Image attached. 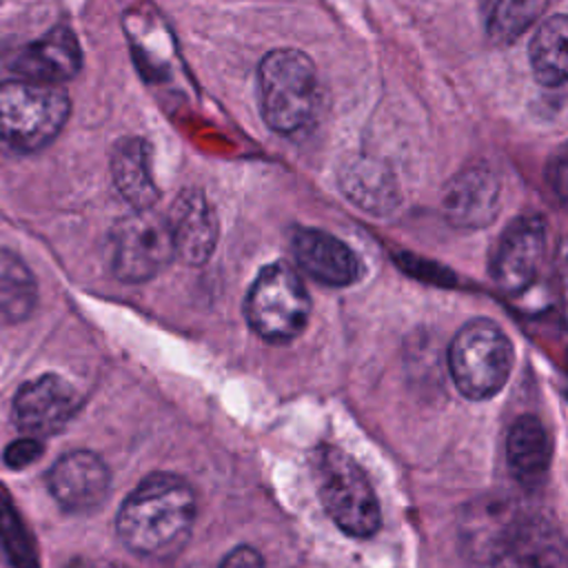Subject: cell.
Wrapping results in <instances>:
<instances>
[{
  "instance_id": "1",
  "label": "cell",
  "mask_w": 568,
  "mask_h": 568,
  "mask_svg": "<svg viewBox=\"0 0 568 568\" xmlns=\"http://www.w3.org/2000/svg\"><path fill=\"white\" fill-rule=\"evenodd\" d=\"M193 521V488L178 475L153 473L122 501L115 528L129 550L144 557H169L184 546Z\"/></svg>"
},
{
  "instance_id": "2",
  "label": "cell",
  "mask_w": 568,
  "mask_h": 568,
  "mask_svg": "<svg viewBox=\"0 0 568 568\" xmlns=\"http://www.w3.org/2000/svg\"><path fill=\"white\" fill-rule=\"evenodd\" d=\"M264 122L284 135L302 131L315 115L320 82L313 60L297 49L268 51L257 71Z\"/></svg>"
},
{
  "instance_id": "3",
  "label": "cell",
  "mask_w": 568,
  "mask_h": 568,
  "mask_svg": "<svg viewBox=\"0 0 568 568\" xmlns=\"http://www.w3.org/2000/svg\"><path fill=\"white\" fill-rule=\"evenodd\" d=\"M71 111L60 84L7 80L0 84V144L16 153H33L51 144Z\"/></svg>"
},
{
  "instance_id": "4",
  "label": "cell",
  "mask_w": 568,
  "mask_h": 568,
  "mask_svg": "<svg viewBox=\"0 0 568 568\" xmlns=\"http://www.w3.org/2000/svg\"><path fill=\"white\" fill-rule=\"evenodd\" d=\"M320 504L326 515L351 537H371L382 524L375 490L353 457L342 448L320 446L313 457Z\"/></svg>"
},
{
  "instance_id": "5",
  "label": "cell",
  "mask_w": 568,
  "mask_h": 568,
  "mask_svg": "<svg viewBox=\"0 0 568 568\" xmlns=\"http://www.w3.org/2000/svg\"><path fill=\"white\" fill-rule=\"evenodd\" d=\"M513 362L515 351L508 335L486 317L464 324L448 346V368L457 390L477 402L504 388Z\"/></svg>"
},
{
  "instance_id": "6",
  "label": "cell",
  "mask_w": 568,
  "mask_h": 568,
  "mask_svg": "<svg viewBox=\"0 0 568 568\" xmlns=\"http://www.w3.org/2000/svg\"><path fill=\"white\" fill-rule=\"evenodd\" d=\"M244 315L262 339L284 344L306 328L311 297L291 266L282 262L268 264L257 273L246 293Z\"/></svg>"
},
{
  "instance_id": "7",
  "label": "cell",
  "mask_w": 568,
  "mask_h": 568,
  "mask_svg": "<svg viewBox=\"0 0 568 568\" xmlns=\"http://www.w3.org/2000/svg\"><path fill=\"white\" fill-rule=\"evenodd\" d=\"M175 257V246L166 215L155 209L131 211L111 231L109 266L126 284L155 277Z\"/></svg>"
},
{
  "instance_id": "8",
  "label": "cell",
  "mask_w": 568,
  "mask_h": 568,
  "mask_svg": "<svg viewBox=\"0 0 568 568\" xmlns=\"http://www.w3.org/2000/svg\"><path fill=\"white\" fill-rule=\"evenodd\" d=\"M546 253V224L537 215L513 220L501 233L490 262L493 282L508 291L521 293L537 275Z\"/></svg>"
},
{
  "instance_id": "9",
  "label": "cell",
  "mask_w": 568,
  "mask_h": 568,
  "mask_svg": "<svg viewBox=\"0 0 568 568\" xmlns=\"http://www.w3.org/2000/svg\"><path fill=\"white\" fill-rule=\"evenodd\" d=\"M78 390L60 375L47 373L22 384L13 397V422L27 437L60 430L78 410Z\"/></svg>"
},
{
  "instance_id": "10",
  "label": "cell",
  "mask_w": 568,
  "mask_h": 568,
  "mask_svg": "<svg viewBox=\"0 0 568 568\" xmlns=\"http://www.w3.org/2000/svg\"><path fill=\"white\" fill-rule=\"evenodd\" d=\"M109 486V468L102 457L91 450H71L47 473L51 497L69 513H89L98 508L104 501Z\"/></svg>"
},
{
  "instance_id": "11",
  "label": "cell",
  "mask_w": 568,
  "mask_h": 568,
  "mask_svg": "<svg viewBox=\"0 0 568 568\" xmlns=\"http://www.w3.org/2000/svg\"><path fill=\"white\" fill-rule=\"evenodd\" d=\"M175 257L195 266L204 264L217 244V217L200 189H184L166 213Z\"/></svg>"
},
{
  "instance_id": "12",
  "label": "cell",
  "mask_w": 568,
  "mask_h": 568,
  "mask_svg": "<svg viewBox=\"0 0 568 568\" xmlns=\"http://www.w3.org/2000/svg\"><path fill=\"white\" fill-rule=\"evenodd\" d=\"M291 248L300 268L320 284L348 286L362 273L355 251L326 231L297 229Z\"/></svg>"
},
{
  "instance_id": "13",
  "label": "cell",
  "mask_w": 568,
  "mask_h": 568,
  "mask_svg": "<svg viewBox=\"0 0 568 568\" xmlns=\"http://www.w3.org/2000/svg\"><path fill=\"white\" fill-rule=\"evenodd\" d=\"M82 67V51L69 27H53L42 38L27 44L13 60V71L22 80L60 84L71 80Z\"/></svg>"
},
{
  "instance_id": "14",
  "label": "cell",
  "mask_w": 568,
  "mask_h": 568,
  "mask_svg": "<svg viewBox=\"0 0 568 568\" xmlns=\"http://www.w3.org/2000/svg\"><path fill=\"white\" fill-rule=\"evenodd\" d=\"M499 211V180L488 166H473L455 175L444 193V213L462 229L488 226Z\"/></svg>"
},
{
  "instance_id": "15",
  "label": "cell",
  "mask_w": 568,
  "mask_h": 568,
  "mask_svg": "<svg viewBox=\"0 0 568 568\" xmlns=\"http://www.w3.org/2000/svg\"><path fill=\"white\" fill-rule=\"evenodd\" d=\"M493 561L495 568H566V552L552 524L524 517Z\"/></svg>"
},
{
  "instance_id": "16",
  "label": "cell",
  "mask_w": 568,
  "mask_h": 568,
  "mask_svg": "<svg viewBox=\"0 0 568 568\" xmlns=\"http://www.w3.org/2000/svg\"><path fill=\"white\" fill-rule=\"evenodd\" d=\"M506 462L510 475L524 488L544 484L550 468V439L535 415H521L510 426L506 439Z\"/></svg>"
},
{
  "instance_id": "17",
  "label": "cell",
  "mask_w": 568,
  "mask_h": 568,
  "mask_svg": "<svg viewBox=\"0 0 568 568\" xmlns=\"http://www.w3.org/2000/svg\"><path fill=\"white\" fill-rule=\"evenodd\" d=\"M111 175L120 195L135 209H153L160 191L151 175V151L142 138H122L111 151Z\"/></svg>"
},
{
  "instance_id": "18",
  "label": "cell",
  "mask_w": 568,
  "mask_h": 568,
  "mask_svg": "<svg viewBox=\"0 0 568 568\" xmlns=\"http://www.w3.org/2000/svg\"><path fill=\"white\" fill-rule=\"evenodd\" d=\"M521 519L524 515L517 513V506L506 499L477 501V510L468 513L464 524L466 548H470L477 559L493 561Z\"/></svg>"
},
{
  "instance_id": "19",
  "label": "cell",
  "mask_w": 568,
  "mask_h": 568,
  "mask_svg": "<svg viewBox=\"0 0 568 568\" xmlns=\"http://www.w3.org/2000/svg\"><path fill=\"white\" fill-rule=\"evenodd\" d=\"M566 31H568L566 16L555 13L537 27L530 40V47H528L530 69L544 87H561L566 82V75H568Z\"/></svg>"
},
{
  "instance_id": "20",
  "label": "cell",
  "mask_w": 568,
  "mask_h": 568,
  "mask_svg": "<svg viewBox=\"0 0 568 568\" xmlns=\"http://www.w3.org/2000/svg\"><path fill=\"white\" fill-rule=\"evenodd\" d=\"M38 288L29 266L7 248H0V324L24 320L36 306Z\"/></svg>"
},
{
  "instance_id": "21",
  "label": "cell",
  "mask_w": 568,
  "mask_h": 568,
  "mask_svg": "<svg viewBox=\"0 0 568 568\" xmlns=\"http://www.w3.org/2000/svg\"><path fill=\"white\" fill-rule=\"evenodd\" d=\"M342 189L357 206L371 213H384L395 206V184L388 171L373 160H353V164L344 169Z\"/></svg>"
},
{
  "instance_id": "22",
  "label": "cell",
  "mask_w": 568,
  "mask_h": 568,
  "mask_svg": "<svg viewBox=\"0 0 568 568\" xmlns=\"http://www.w3.org/2000/svg\"><path fill=\"white\" fill-rule=\"evenodd\" d=\"M546 7L548 0H490L486 31L493 42L508 44L528 31Z\"/></svg>"
},
{
  "instance_id": "23",
  "label": "cell",
  "mask_w": 568,
  "mask_h": 568,
  "mask_svg": "<svg viewBox=\"0 0 568 568\" xmlns=\"http://www.w3.org/2000/svg\"><path fill=\"white\" fill-rule=\"evenodd\" d=\"M40 455H42V444L36 437L24 435L22 439H16L4 448V464L9 468L18 470V468H24L27 464L36 462Z\"/></svg>"
},
{
  "instance_id": "24",
  "label": "cell",
  "mask_w": 568,
  "mask_h": 568,
  "mask_svg": "<svg viewBox=\"0 0 568 568\" xmlns=\"http://www.w3.org/2000/svg\"><path fill=\"white\" fill-rule=\"evenodd\" d=\"M217 568H264V559L255 548L237 546L222 559Z\"/></svg>"
},
{
  "instance_id": "25",
  "label": "cell",
  "mask_w": 568,
  "mask_h": 568,
  "mask_svg": "<svg viewBox=\"0 0 568 568\" xmlns=\"http://www.w3.org/2000/svg\"><path fill=\"white\" fill-rule=\"evenodd\" d=\"M69 568H129V566L111 559H75L69 564Z\"/></svg>"
}]
</instances>
